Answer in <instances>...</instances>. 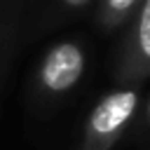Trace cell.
Here are the masks:
<instances>
[{
    "mask_svg": "<svg viewBox=\"0 0 150 150\" xmlns=\"http://www.w3.org/2000/svg\"><path fill=\"white\" fill-rule=\"evenodd\" d=\"M84 61H87L84 49L77 42L63 40V42L54 45L40 63L42 89L49 94H63V91L73 89L84 73Z\"/></svg>",
    "mask_w": 150,
    "mask_h": 150,
    "instance_id": "3",
    "label": "cell"
},
{
    "mask_svg": "<svg viewBox=\"0 0 150 150\" xmlns=\"http://www.w3.org/2000/svg\"><path fill=\"white\" fill-rule=\"evenodd\" d=\"M117 80L131 82L150 75V0H143L131 16V28L117 59Z\"/></svg>",
    "mask_w": 150,
    "mask_h": 150,
    "instance_id": "2",
    "label": "cell"
},
{
    "mask_svg": "<svg viewBox=\"0 0 150 150\" xmlns=\"http://www.w3.org/2000/svg\"><path fill=\"white\" fill-rule=\"evenodd\" d=\"M66 7H73V9H77V7H84L87 2H91V0H61Z\"/></svg>",
    "mask_w": 150,
    "mask_h": 150,
    "instance_id": "5",
    "label": "cell"
},
{
    "mask_svg": "<svg viewBox=\"0 0 150 150\" xmlns=\"http://www.w3.org/2000/svg\"><path fill=\"white\" fill-rule=\"evenodd\" d=\"M143 120H145V124L150 127V98H148V103H145V108H143Z\"/></svg>",
    "mask_w": 150,
    "mask_h": 150,
    "instance_id": "6",
    "label": "cell"
},
{
    "mask_svg": "<svg viewBox=\"0 0 150 150\" xmlns=\"http://www.w3.org/2000/svg\"><path fill=\"white\" fill-rule=\"evenodd\" d=\"M143 0H101V26L103 28H117L124 21H129Z\"/></svg>",
    "mask_w": 150,
    "mask_h": 150,
    "instance_id": "4",
    "label": "cell"
},
{
    "mask_svg": "<svg viewBox=\"0 0 150 150\" xmlns=\"http://www.w3.org/2000/svg\"><path fill=\"white\" fill-rule=\"evenodd\" d=\"M141 91L136 87H122L108 91L89 112L84 124V150H110L131 120L138 112Z\"/></svg>",
    "mask_w": 150,
    "mask_h": 150,
    "instance_id": "1",
    "label": "cell"
}]
</instances>
